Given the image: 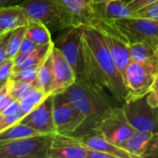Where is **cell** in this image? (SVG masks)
<instances>
[{
    "instance_id": "cell-41",
    "label": "cell",
    "mask_w": 158,
    "mask_h": 158,
    "mask_svg": "<svg viewBox=\"0 0 158 158\" xmlns=\"http://www.w3.org/2000/svg\"><path fill=\"white\" fill-rule=\"evenodd\" d=\"M124 2H126V3H129V2H131V1H132V0H123Z\"/></svg>"
},
{
    "instance_id": "cell-1",
    "label": "cell",
    "mask_w": 158,
    "mask_h": 158,
    "mask_svg": "<svg viewBox=\"0 0 158 158\" xmlns=\"http://www.w3.org/2000/svg\"><path fill=\"white\" fill-rule=\"evenodd\" d=\"M81 44L88 82L99 90H107L115 99L124 102L128 94L124 80L102 31L94 26L81 27Z\"/></svg>"
},
{
    "instance_id": "cell-39",
    "label": "cell",
    "mask_w": 158,
    "mask_h": 158,
    "mask_svg": "<svg viewBox=\"0 0 158 158\" xmlns=\"http://www.w3.org/2000/svg\"><path fill=\"white\" fill-rule=\"evenodd\" d=\"M5 32H6V31H5L4 30H2V29H0V37H1V36H2V35H3V34L5 33Z\"/></svg>"
},
{
    "instance_id": "cell-29",
    "label": "cell",
    "mask_w": 158,
    "mask_h": 158,
    "mask_svg": "<svg viewBox=\"0 0 158 158\" xmlns=\"http://www.w3.org/2000/svg\"><path fill=\"white\" fill-rule=\"evenodd\" d=\"M132 16L140 17V18H146V19H150L158 21V1L133 11Z\"/></svg>"
},
{
    "instance_id": "cell-9",
    "label": "cell",
    "mask_w": 158,
    "mask_h": 158,
    "mask_svg": "<svg viewBox=\"0 0 158 158\" xmlns=\"http://www.w3.org/2000/svg\"><path fill=\"white\" fill-rule=\"evenodd\" d=\"M53 118L56 132L73 135L86 124L85 117L63 95L62 93L54 94Z\"/></svg>"
},
{
    "instance_id": "cell-18",
    "label": "cell",
    "mask_w": 158,
    "mask_h": 158,
    "mask_svg": "<svg viewBox=\"0 0 158 158\" xmlns=\"http://www.w3.org/2000/svg\"><path fill=\"white\" fill-rule=\"evenodd\" d=\"M94 133H87L81 136H76L79 141L86 147L102 151L110 155L113 158H137L134 155L128 152L121 146H118L106 139L101 134L93 131Z\"/></svg>"
},
{
    "instance_id": "cell-11",
    "label": "cell",
    "mask_w": 158,
    "mask_h": 158,
    "mask_svg": "<svg viewBox=\"0 0 158 158\" xmlns=\"http://www.w3.org/2000/svg\"><path fill=\"white\" fill-rule=\"evenodd\" d=\"M93 26L98 28L102 31L106 46L122 77H124L126 69L131 61L129 43L110 23L95 20Z\"/></svg>"
},
{
    "instance_id": "cell-3",
    "label": "cell",
    "mask_w": 158,
    "mask_h": 158,
    "mask_svg": "<svg viewBox=\"0 0 158 158\" xmlns=\"http://www.w3.org/2000/svg\"><path fill=\"white\" fill-rule=\"evenodd\" d=\"M93 131L118 146H122L136 131L127 119L122 106L107 108L94 123Z\"/></svg>"
},
{
    "instance_id": "cell-36",
    "label": "cell",
    "mask_w": 158,
    "mask_h": 158,
    "mask_svg": "<svg viewBox=\"0 0 158 158\" xmlns=\"http://www.w3.org/2000/svg\"><path fill=\"white\" fill-rule=\"evenodd\" d=\"M87 158H113L110 155L87 147Z\"/></svg>"
},
{
    "instance_id": "cell-24",
    "label": "cell",
    "mask_w": 158,
    "mask_h": 158,
    "mask_svg": "<svg viewBox=\"0 0 158 158\" xmlns=\"http://www.w3.org/2000/svg\"><path fill=\"white\" fill-rule=\"evenodd\" d=\"M37 135H44V134L39 133L38 131H36L35 130H33L32 128L27 125L18 122L0 131V142L17 140V139L37 136Z\"/></svg>"
},
{
    "instance_id": "cell-28",
    "label": "cell",
    "mask_w": 158,
    "mask_h": 158,
    "mask_svg": "<svg viewBox=\"0 0 158 158\" xmlns=\"http://www.w3.org/2000/svg\"><path fill=\"white\" fill-rule=\"evenodd\" d=\"M8 79L27 81L33 84L35 87L39 88L38 80H37V69L35 68H28L19 70H13Z\"/></svg>"
},
{
    "instance_id": "cell-4",
    "label": "cell",
    "mask_w": 158,
    "mask_h": 158,
    "mask_svg": "<svg viewBox=\"0 0 158 158\" xmlns=\"http://www.w3.org/2000/svg\"><path fill=\"white\" fill-rule=\"evenodd\" d=\"M112 26L129 44L146 43L156 48L158 45V21L140 17L115 19Z\"/></svg>"
},
{
    "instance_id": "cell-26",
    "label": "cell",
    "mask_w": 158,
    "mask_h": 158,
    "mask_svg": "<svg viewBox=\"0 0 158 158\" xmlns=\"http://www.w3.org/2000/svg\"><path fill=\"white\" fill-rule=\"evenodd\" d=\"M26 26L18 27L10 31V35L8 38V44H7L8 57L15 58L16 56L18 55L21 43L23 42L26 36Z\"/></svg>"
},
{
    "instance_id": "cell-22",
    "label": "cell",
    "mask_w": 158,
    "mask_h": 158,
    "mask_svg": "<svg viewBox=\"0 0 158 158\" xmlns=\"http://www.w3.org/2000/svg\"><path fill=\"white\" fill-rule=\"evenodd\" d=\"M131 60L138 63H150L158 60V55L156 48L146 43L129 44Z\"/></svg>"
},
{
    "instance_id": "cell-40",
    "label": "cell",
    "mask_w": 158,
    "mask_h": 158,
    "mask_svg": "<svg viewBox=\"0 0 158 158\" xmlns=\"http://www.w3.org/2000/svg\"><path fill=\"white\" fill-rule=\"evenodd\" d=\"M6 81H0V88L2 87V85H3Z\"/></svg>"
},
{
    "instance_id": "cell-43",
    "label": "cell",
    "mask_w": 158,
    "mask_h": 158,
    "mask_svg": "<svg viewBox=\"0 0 158 158\" xmlns=\"http://www.w3.org/2000/svg\"><path fill=\"white\" fill-rule=\"evenodd\" d=\"M96 1H106V0H96Z\"/></svg>"
},
{
    "instance_id": "cell-37",
    "label": "cell",
    "mask_w": 158,
    "mask_h": 158,
    "mask_svg": "<svg viewBox=\"0 0 158 158\" xmlns=\"http://www.w3.org/2000/svg\"><path fill=\"white\" fill-rule=\"evenodd\" d=\"M22 0H0V6H6V5H12L16 3H19Z\"/></svg>"
},
{
    "instance_id": "cell-17",
    "label": "cell",
    "mask_w": 158,
    "mask_h": 158,
    "mask_svg": "<svg viewBox=\"0 0 158 158\" xmlns=\"http://www.w3.org/2000/svg\"><path fill=\"white\" fill-rule=\"evenodd\" d=\"M54 71V94L63 93L76 81V75L61 51L54 44L52 49Z\"/></svg>"
},
{
    "instance_id": "cell-8",
    "label": "cell",
    "mask_w": 158,
    "mask_h": 158,
    "mask_svg": "<svg viewBox=\"0 0 158 158\" xmlns=\"http://www.w3.org/2000/svg\"><path fill=\"white\" fill-rule=\"evenodd\" d=\"M55 45L61 51L69 64L71 66L76 81L88 82L84 56L81 44V27L69 28V31L59 38Z\"/></svg>"
},
{
    "instance_id": "cell-7",
    "label": "cell",
    "mask_w": 158,
    "mask_h": 158,
    "mask_svg": "<svg viewBox=\"0 0 158 158\" xmlns=\"http://www.w3.org/2000/svg\"><path fill=\"white\" fill-rule=\"evenodd\" d=\"M93 0H53L58 14L62 29L93 26L94 16Z\"/></svg>"
},
{
    "instance_id": "cell-27",
    "label": "cell",
    "mask_w": 158,
    "mask_h": 158,
    "mask_svg": "<svg viewBox=\"0 0 158 158\" xmlns=\"http://www.w3.org/2000/svg\"><path fill=\"white\" fill-rule=\"evenodd\" d=\"M6 84V87H7V90H8L10 95L16 101H19L31 89H33L35 87L33 84H31L30 82L11 80V79H7Z\"/></svg>"
},
{
    "instance_id": "cell-34",
    "label": "cell",
    "mask_w": 158,
    "mask_h": 158,
    "mask_svg": "<svg viewBox=\"0 0 158 158\" xmlns=\"http://www.w3.org/2000/svg\"><path fill=\"white\" fill-rule=\"evenodd\" d=\"M147 103L153 106V107H158V74L156 77V80L152 85V88L148 94L146 95Z\"/></svg>"
},
{
    "instance_id": "cell-42",
    "label": "cell",
    "mask_w": 158,
    "mask_h": 158,
    "mask_svg": "<svg viewBox=\"0 0 158 158\" xmlns=\"http://www.w3.org/2000/svg\"><path fill=\"white\" fill-rule=\"evenodd\" d=\"M156 53H157V55H158V45L156 47Z\"/></svg>"
},
{
    "instance_id": "cell-32",
    "label": "cell",
    "mask_w": 158,
    "mask_h": 158,
    "mask_svg": "<svg viewBox=\"0 0 158 158\" xmlns=\"http://www.w3.org/2000/svg\"><path fill=\"white\" fill-rule=\"evenodd\" d=\"M14 69V58L8 57L1 66H0V81H6Z\"/></svg>"
},
{
    "instance_id": "cell-14",
    "label": "cell",
    "mask_w": 158,
    "mask_h": 158,
    "mask_svg": "<svg viewBox=\"0 0 158 158\" xmlns=\"http://www.w3.org/2000/svg\"><path fill=\"white\" fill-rule=\"evenodd\" d=\"M47 158H87V147L74 135L54 133Z\"/></svg>"
},
{
    "instance_id": "cell-5",
    "label": "cell",
    "mask_w": 158,
    "mask_h": 158,
    "mask_svg": "<svg viewBox=\"0 0 158 158\" xmlns=\"http://www.w3.org/2000/svg\"><path fill=\"white\" fill-rule=\"evenodd\" d=\"M157 74L158 60L144 64L131 61L123 77L128 93L125 101L148 94Z\"/></svg>"
},
{
    "instance_id": "cell-16",
    "label": "cell",
    "mask_w": 158,
    "mask_h": 158,
    "mask_svg": "<svg viewBox=\"0 0 158 158\" xmlns=\"http://www.w3.org/2000/svg\"><path fill=\"white\" fill-rule=\"evenodd\" d=\"M92 8L94 11V21L101 20L107 23H111L115 19L131 17L133 12L123 0H93Z\"/></svg>"
},
{
    "instance_id": "cell-38",
    "label": "cell",
    "mask_w": 158,
    "mask_h": 158,
    "mask_svg": "<svg viewBox=\"0 0 158 158\" xmlns=\"http://www.w3.org/2000/svg\"><path fill=\"white\" fill-rule=\"evenodd\" d=\"M3 131V114L0 112V131Z\"/></svg>"
},
{
    "instance_id": "cell-20",
    "label": "cell",
    "mask_w": 158,
    "mask_h": 158,
    "mask_svg": "<svg viewBox=\"0 0 158 158\" xmlns=\"http://www.w3.org/2000/svg\"><path fill=\"white\" fill-rule=\"evenodd\" d=\"M54 43H50L47 44H40L38 49L31 55L28 56H20L17 55L14 58V69L13 70H19L28 68H35L37 69L48 54L51 52Z\"/></svg>"
},
{
    "instance_id": "cell-35",
    "label": "cell",
    "mask_w": 158,
    "mask_h": 158,
    "mask_svg": "<svg viewBox=\"0 0 158 158\" xmlns=\"http://www.w3.org/2000/svg\"><path fill=\"white\" fill-rule=\"evenodd\" d=\"M157 1L158 0H132L127 4L132 11H135L141 7H143L147 5H150V4L157 2Z\"/></svg>"
},
{
    "instance_id": "cell-31",
    "label": "cell",
    "mask_w": 158,
    "mask_h": 158,
    "mask_svg": "<svg viewBox=\"0 0 158 158\" xmlns=\"http://www.w3.org/2000/svg\"><path fill=\"white\" fill-rule=\"evenodd\" d=\"M39 45L40 44H36L35 42H33L32 40H31V39H29V38H27L25 36L23 42L21 43V45L19 47L18 55H20V56L31 55V54H32L33 52H35L38 49Z\"/></svg>"
},
{
    "instance_id": "cell-10",
    "label": "cell",
    "mask_w": 158,
    "mask_h": 158,
    "mask_svg": "<svg viewBox=\"0 0 158 158\" xmlns=\"http://www.w3.org/2000/svg\"><path fill=\"white\" fill-rule=\"evenodd\" d=\"M146 95L124 101L122 107L135 131L158 132V107H153L147 103Z\"/></svg>"
},
{
    "instance_id": "cell-2",
    "label": "cell",
    "mask_w": 158,
    "mask_h": 158,
    "mask_svg": "<svg viewBox=\"0 0 158 158\" xmlns=\"http://www.w3.org/2000/svg\"><path fill=\"white\" fill-rule=\"evenodd\" d=\"M62 94L85 117L86 124L94 125L111 106L104 96V92L87 82L76 81Z\"/></svg>"
},
{
    "instance_id": "cell-12",
    "label": "cell",
    "mask_w": 158,
    "mask_h": 158,
    "mask_svg": "<svg viewBox=\"0 0 158 158\" xmlns=\"http://www.w3.org/2000/svg\"><path fill=\"white\" fill-rule=\"evenodd\" d=\"M19 5L23 8L29 20L44 24L51 30H61L58 11L53 0H22Z\"/></svg>"
},
{
    "instance_id": "cell-33",
    "label": "cell",
    "mask_w": 158,
    "mask_h": 158,
    "mask_svg": "<svg viewBox=\"0 0 158 158\" xmlns=\"http://www.w3.org/2000/svg\"><path fill=\"white\" fill-rule=\"evenodd\" d=\"M10 31L5 32L0 37V66L8 58L7 53V44H8V38L10 35Z\"/></svg>"
},
{
    "instance_id": "cell-19",
    "label": "cell",
    "mask_w": 158,
    "mask_h": 158,
    "mask_svg": "<svg viewBox=\"0 0 158 158\" xmlns=\"http://www.w3.org/2000/svg\"><path fill=\"white\" fill-rule=\"evenodd\" d=\"M28 23L29 18L19 4L0 6V29L9 31Z\"/></svg>"
},
{
    "instance_id": "cell-30",
    "label": "cell",
    "mask_w": 158,
    "mask_h": 158,
    "mask_svg": "<svg viewBox=\"0 0 158 158\" xmlns=\"http://www.w3.org/2000/svg\"><path fill=\"white\" fill-rule=\"evenodd\" d=\"M6 82L2 85V87L0 88V112L3 113V111L9 106L11 105L13 102H15L16 100H14V98L10 95L6 84Z\"/></svg>"
},
{
    "instance_id": "cell-23",
    "label": "cell",
    "mask_w": 158,
    "mask_h": 158,
    "mask_svg": "<svg viewBox=\"0 0 158 158\" xmlns=\"http://www.w3.org/2000/svg\"><path fill=\"white\" fill-rule=\"evenodd\" d=\"M26 37L38 44L53 43L50 30L44 24L34 20H29L26 26Z\"/></svg>"
},
{
    "instance_id": "cell-21",
    "label": "cell",
    "mask_w": 158,
    "mask_h": 158,
    "mask_svg": "<svg viewBox=\"0 0 158 158\" xmlns=\"http://www.w3.org/2000/svg\"><path fill=\"white\" fill-rule=\"evenodd\" d=\"M37 80L40 89H42L46 94H54L55 79L53 71L52 50L43 63L37 68Z\"/></svg>"
},
{
    "instance_id": "cell-25",
    "label": "cell",
    "mask_w": 158,
    "mask_h": 158,
    "mask_svg": "<svg viewBox=\"0 0 158 158\" xmlns=\"http://www.w3.org/2000/svg\"><path fill=\"white\" fill-rule=\"evenodd\" d=\"M48 95L42 89L38 87H34L31 89L25 96H23L19 101V106L22 111V114L26 116L30 112H31L35 107H37Z\"/></svg>"
},
{
    "instance_id": "cell-15",
    "label": "cell",
    "mask_w": 158,
    "mask_h": 158,
    "mask_svg": "<svg viewBox=\"0 0 158 158\" xmlns=\"http://www.w3.org/2000/svg\"><path fill=\"white\" fill-rule=\"evenodd\" d=\"M121 147L137 158H158V132L136 131Z\"/></svg>"
},
{
    "instance_id": "cell-6",
    "label": "cell",
    "mask_w": 158,
    "mask_h": 158,
    "mask_svg": "<svg viewBox=\"0 0 158 158\" xmlns=\"http://www.w3.org/2000/svg\"><path fill=\"white\" fill-rule=\"evenodd\" d=\"M52 134L0 142V158H47Z\"/></svg>"
},
{
    "instance_id": "cell-13",
    "label": "cell",
    "mask_w": 158,
    "mask_h": 158,
    "mask_svg": "<svg viewBox=\"0 0 158 158\" xmlns=\"http://www.w3.org/2000/svg\"><path fill=\"white\" fill-rule=\"evenodd\" d=\"M53 104L54 94H50L31 112L24 116L19 122L44 135L56 133L53 118Z\"/></svg>"
}]
</instances>
